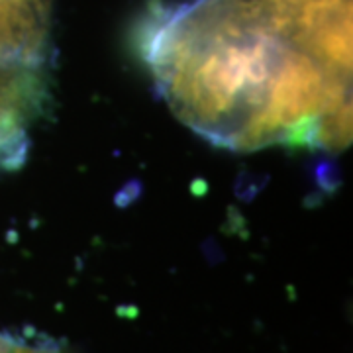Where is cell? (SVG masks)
<instances>
[{"label":"cell","mask_w":353,"mask_h":353,"mask_svg":"<svg viewBox=\"0 0 353 353\" xmlns=\"http://www.w3.org/2000/svg\"><path fill=\"white\" fill-rule=\"evenodd\" d=\"M150 61L175 112L218 143L336 148L352 132L350 77L234 0H201L155 28Z\"/></svg>","instance_id":"obj_1"},{"label":"cell","mask_w":353,"mask_h":353,"mask_svg":"<svg viewBox=\"0 0 353 353\" xmlns=\"http://www.w3.org/2000/svg\"><path fill=\"white\" fill-rule=\"evenodd\" d=\"M316 61L352 73V0H234Z\"/></svg>","instance_id":"obj_2"},{"label":"cell","mask_w":353,"mask_h":353,"mask_svg":"<svg viewBox=\"0 0 353 353\" xmlns=\"http://www.w3.org/2000/svg\"><path fill=\"white\" fill-rule=\"evenodd\" d=\"M51 0H0V67L32 69L50 34Z\"/></svg>","instance_id":"obj_3"},{"label":"cell","mask_w":353,"mask_h":353,"mask_svg":"<svg viewBox=\"0 0 353 353\" xmlns=\"http://www.w3.org/2000/svg\"><path fill=\"white\" fill-rule=\"evenodd\" d=\"M32 69L0 67V152L12 148L36 99Z\"/></svg>","instance_id":"obj_4"},{"label":"cell","mask_w":353,"mask_h":353,"mask_svg":"<svg viewBox=\"0 0 353 353\" xmlns=\"http://www.w3.org/2000/svg\"><path fill=\"white\" fill-rule=\"evenodd\" d=\"M0 353H69L55 343H16V341H0Z\"/></svg>","instance_id":"obj_5"}]
</instances>
